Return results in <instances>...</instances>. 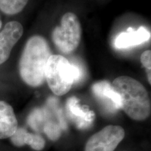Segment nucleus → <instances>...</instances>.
<instances>
[{"label": "nucleus", "mask_w": 151, "mask_h": 151, "mask_svg": "<svg viewBox=\"0 0 151 151\" xmlns=\"http://www.w3.org/2000/svg\"><path fill=\"white\" fill-rule=\"evenodd\" d=\"M92 90L99 103L109 112L114 113L120 109V98L108 81L96 83L92 86Z\"/></svg>", "instance_id": "obj_7"}, {"label": "nucleus", "mask_w": 151, "mask_h": 151, "mask_svg": "<svg viewBox=\"0 0 151 151\" xmlns=\"http://www.w3.org/2000/svg\"><path fill=\"white\" fill-rule=\"evenodd\" d=\"M112 86L120 98V109L130 118L143 121L150 116L151 104L148 92L139 81L121 76L113 81Z\"/></svg>", "instance_id": "obj_2"}, {"label": "nucleus", "mask_w": 151, "mask_h": 151, "mask_svg": "<svg viewBox=\"0 0 151 151\" xmlns=\"http://www.w3.org/2000/svg\"><path fill=\"white\" fill-rule=\"evenodd\" d=\"M67 110L69 116L79 129H87L92 125L94 113L88 109L81 107L77 98L73 97L68 99Z\"/></svg>", "instance_id": "obj_9"}, {"label": "nucleus", "mask_w": 151, "mask_h": 151, "mask_svg": "<svg viewBox=\"0 0 151 151\" xmlns=\"http://www.w3.org/2000/svg\"><path fill=\"white\" fill-rule=\"evenodd\" d=\"M48 112L45 109H36L32 111L27 118L28 124L36 132H41L43 131V127L48 119Z\"/></svg>", "instance_id": "obj_12"}, {"label": "nucleus", "mask_w": 151, "mask_h": 151, "mask_svg": "<svg viewBox=\"0 0 151 151\" xmlns=\"http://www.w3.org/2000/svg\"><path fill=\"white\" fill-rule=\"evenodd\" d=\"M18 128L14 109L6 101H0V139L12 137Z\"/></svg>", "instance_id": "obj_10"}, {"label": "nucleus", "mask_w": 151, "mask_h": 151, "mask_svg": "<svg viewBox=\"0 0 151 151\" xmlns=\"http://www.w3.org/2000/svg\"><path fill=\"white\" fill-rule=\"evenodd\" d=\"M125 132L118 125H108L87 141L85 151H113L123 140Z\"/></svg>", "instance_id": "obj_5"}, {"label": "nucleus", "mask_w": 151, "mask_h": 151, "mask_svg": "<svg viewBox=\"0 0 151 151\" xmlns=\"http://www.w3.org/2000/svg\"><path fill=\"white\" fill-rule=\"evenodd\" d=\"M51 55L50 46L44 37L35 35L26 43L19 61V73L22 80L31 87L42 85L45 71Z\"/></svg>", "instance_id": "obj_1"}, {"label": "nucleus", "mask_w": 151, "mask_h": 151, "mask_svg": "<svg viewBox=\"0 0 151 151\" xmlns=\"http://www.w3.org/2000/svg\"><path fill=\"white\" fill-rule=\"evenodd\" d=\"M1 26H2V22H1V19H0V29H1Z\"/></svg>", "instance_id": "obj_16"}, {"label": "nucleus", "mask_w": 151, "mask_h": 151, "mask_svg": "<svg viewBox=\"0 0 151 151\" xmlns=\"http://www.w3.org/2000/svg\"><path fill=\"white\" fill-rule=\"evenodd\" d=\"M150 39V32L144 27L138 29L129 28L117 36L114 41V46L117 49L128 48L140 45Z\"/></svg>", "instance_id": "obj_8"}, {"label": "nucleus", "mask_w": 151, "mask_h": 151, "mask_svg": "<svg viewBox=\"0 0 151 151\" xmlns=\"http://www.w3.org/2000/svg\"><path fill=\"white\" fill-rule=\"evenodd\" d=\"M141 64L143 65L148 71V79L149 83H151L150 79V70H151V51L150 50H146L143 52L141 55Z\"/></svg>", "instance_id": "obj_15"}, {"label": "nucleus", "mask_w": 151, "mask_h": 151, "mask_svg": "<svg viewBox=\"0 0 151 151\" xmlns=\"http://www.w3.org/2000/svg\"><path fill=\"white\" fill-rule=\"evenodd\" d=\"M82 74L78 65L71 63L60 55H51L47 62L45 80L55 95L62 96L71 90L73 84L81 81Z\"/></svg>", "instance_id": "obj_3"}, {"label": "nucleus", "mask_w": 151, "mask_h": 151, "mask_svg": "<svg viewBox=\"0 0 151 151\" xmlns=\"http://www.w3.org/2000/svg\"><path fill=\"white\" fill-rule=\"evenodd\" d=\"M124 151H126V150H124Z\"/></svg>", "instance_id": "obj_17"}, {"label": "nucleus", "mask_w": 151, "mask_h": 151, "mask_svg": "<svg viewBox=\"0 0 151 151\" xmlns=\"http://www.w3.org/2000/svg\"><path fill=\"white\" fill-rule=\"evenodd\" d=\"M29 0H0V10L7 15H15L21 12Z\"/></svg>", "instance_id": "obj_13"}, {"label": "nucleus", "mask_w": 151, "mask_h": 151, "mask_svg": "<svg viewBox=\"0 0 151 151\" xmlns=\"http://www.w3.org/2000/svg\"><path fill=\"white\" fill-rule=\"evenodd\" d=\"M61 129L62 128L60 127L59 122L48 120L45 124L43 131L50 140L56 141L59 139L61 135Z\"/></svg>", "instance_id": "obj_14"}, {"label": "nucleus", "mask_w": 151, "mask_h": 151, "mask_svg": "<svg viewBox=\"0 0 151 151\" xmlns=\"http://www.w3.org/2000/svg\"><path fill=\"white\" fill-rule=\"evenodd\" d=\"M10 138L11 143L15 146L22 147L28 145L33 150L37 151L42 150L46 145L45 139L39 134L29 133L22 127L18 128Z\"/></svg>", "instance_id": "obj_11"}, {"label": "nucleus", "mask_w": 151, "mask_h": 151, "mask_svg": "<svg viewBox=\"0 0 151 151\" xmlns=\"http://www.w3.org/2000/svg\"><path fill=\"white\" fill-rule=\"evenodd\" d=\"M22 35L23 27L20 22L11 21L6 24L0 32V65L9 59L13 48Z\"/></svg>", "instance_id": "obj_6"}, {"label": "nucleus", "mask_w": 151, "mask_h": 151, "mask_svg": "<svg viewBox=\"0 0 151 151\" xmlns=\"http://www.w3.org/2000/svg\"><path fill=\"white\" fill-rule=\"evenodd\" d=\"M81 35L82 29L78 18L73 13L69 12L63 15L60 25L53 29L52 39L60 52L69 55L78 48Z\"/></svg>", "instance_id": "obj_4"}]
</instances>
